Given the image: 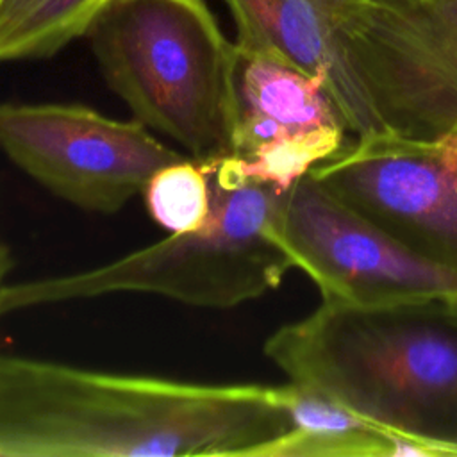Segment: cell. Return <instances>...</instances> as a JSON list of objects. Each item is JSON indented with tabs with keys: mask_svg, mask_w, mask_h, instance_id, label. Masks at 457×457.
<instances>
[{
	"mask_svg": "<svg viewBox=\"0 0 457 457\" xmlns=\"http://www.w3.org/2000/svg\"><path fill=\"white\" fill-rule=\"evenodd\" d=\"M289 428L278 386L0 355V457H255Z\"/></svg>",
	"mask_w": 457,
	"mask_h": 457,
	"instance_id": "obj_1",
	"label": "cell"
},
{
	"mask_svg": "<svg viewBox=\"0 0 457 457\" xmlns=\"http://www.w3.org/2000/svg\"><path fill=\"white\" fill-rule=\"evenodd\" d=\"M264 355L421 455H457V293L380 305L330 300L277 328Z\"/></svg>",
	"mask_w": 457,
	"mask_h": 457,
	"instance_id": "obj_2",
	"label": "cell"
},
{
	"mask_svg": "<svg viewBox=\"0 0 457 457\" xmlns=\"http://www.w3.org/2000/svg\"><path fill=\"white\" fill-rule=\"evenodd\" d=\"M204 168L212 209L200 228L170 234L93 270L7 284L0 316L112 293L230 309L278 287L293 268L271 232L284 189L243 177L232 157Z\"/></svg>",
	"mask_w": 457,
	"mask_h": 457,
	"instance_id": "obj_3",
	"label": "cell"
},
{
	"mask_svg": "<svg viewBox=\"0 0 457 457\" xmlns=\"http://www.w3.org/2000/svg\"><path fill=\"white\" fill-rule=\"evenodd\" d=\"M132 118L207 166L236 154V45L204 0H116L87 34Z\"/></svg>",
	"mask_w": 457,
	"mask_h": 457,
	"instance_id": "obj_4",
	"label": "cell"
},
{
	"mask_svg": "<svg viewBox=\"0 0 457 457\" xmlns=\"http://www.w3.org/2000/svg\"><path fill=\"white\" fill-rule=\"evenodd\" d=\"M337 46L386 130L432 137L457 127V0H357Z\"/></svg>",
	"mask_w": 457,
	"mask_h": 457,
	"instance_id": "obj_5",
	"label": "cell"
},
{
	"mask_svg": "<svg viewBox=\"0 0 457 457\" xmlns=\"http://www.w3.org/2000/svg\"><path fill=\"white\" fill-rule=\"evenodd\" d=\"M0 150L61 200L112 214L184 155L137 120L79 104L0 102Z\"/></svg>",
	"mask_w": 457,
	"mask_h": 457,
	"instance_id": "obj_6",
	"label": "cell"
},
{
	"mask_svg": "<svg viewBox=\"0 0 457 457\" xmlns=\"http://www.w3.org/2000/svg\"><path fill=\"white\" fill-rule=\"evenodd\" d=\"M309 171L402 246L457 273V127L355 136Z\"/></svg>",
	"mask_w": 457,
	"mask_h": 457,
	"instance_id": "obj_7",
	"label": "cell"
},
{
	"mask_svg": "<svg viewBox=\"0 0 457 457\" xmlns=\"http://www.w3.org/2000/svg\"><path fill=\"white\" fill-rule=\"evenodd\" d=\"M273 237L321 300L380 305L457 293V273L412 253L353 211L311 171L282 193Z\"/></svg>",
	"mask_w": 457,
	"mask_h": 457,
	"instance_id": "obj_8",
	"label": "cell"
},
{
	"mask_svg": "<svg viewBox=\"0 0 457 457\" xmlns=\"http://www.w3.org/2000/svg\"><path fill=\"white\" fill-rule=\"evenodd\" d=\"M236 91L232 161L246 179L287 189L350 143L348 125L328 91L278 59L236 45Z\"/></svg>",
	"mask_w": 457,
	"mask_h": 457,
	"instance_id": "obj_9",
	"label": "cell"
},
{
	"mask_svg": "<svg viewBox=\"0 0 457 457\" xmlns=\"http://www.w3.org/2000/svg\"><path fill=\"white\" fill-rule=\"evenodd\" d=\"M243 50L278 59L318 80L339 107L350 134L386 130L346 70L337 29L357 0H225Z\"/></svg>",
	"mask_w": 457,
	"mask_h": 457,
	"instance_id": "obj_10",
	"label": "cell"
},
{
	"mask_svg": "<svg viewBox=\"0 0 457 457\" xmlns=\"http://www.w3.org/2000/svg\"><path fill=\"white\" fill-rule=\"evenodd\" d=\"M291 428L255 457H405L420 455L405 439L355 416L334 400L293 384L278 386Z\"/></svg>",
	"mask_w": 457,
	"mask_h": 457,
	"instance_id": "obj_11",
	"label": "cell"
},
{
	"mask_svg": "<svg viewBox=\"0 0 457 457\" xmlns=\"http://www.w3.org/2000/svg\"><path fill=\"white\" fill-rule=\"evenodd\" d=\"M116 0H0V62L45 59L87 34Z\"/></svg>",
	"mask_w": 457,
	"mask_h": 457,
	"instance_id": "obj_12",
	"label": "cell"
},
{
	"mask_svg": "<svg viewBox=\"0 0 457 457\" xmlns=\"http://www.w3.org/2000/svg\"><path fill=\"white\" fill-rule=\"evenodd\" d=\"M141 195L152 220L170 234L196 230L211 216L209 175L189 157L157 170Z\"/></svg>",
	"mask_w": 457,
	"mask_h": 457,
	"instance_id": "obj_13",
	"label": "cell"
},
{
	"mask_svg": "<svg viewBox=\"0 0 457 457\" xmlns=\"http://www.w3.org/2000/svg\"><path fill=\"white\" fill-rule=\"evenodd\" d=\"M12 266H14L12 252H11L9 245L0 239V293H2V289L7 286V284H5V278H7L9 271L12 270Z\"/></svg>",
	"mask_w": 457,
	"mask_h": 457,
	"instance_id": "obj_14",
	"label": "cell"
}]
</instances>
